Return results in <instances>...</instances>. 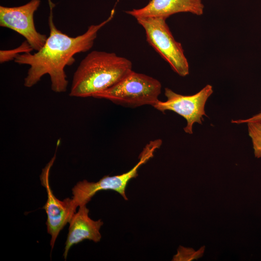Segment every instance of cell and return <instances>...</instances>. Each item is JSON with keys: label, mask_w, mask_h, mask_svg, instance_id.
I'll return each mask as SVG.
<instances>
[{"label": "cell", "mask_w": 261, "mask_h": 261, "mask_svg": "<svg viewBox=\"0 0 261 261\" xmlns=\"http://www.w3.org/2000/svg\"><path fill=\"white\" fill-rule=\"evenodd\" d=\"M50 6L48 24L50 34L43 47L36 53H23L14 59L19 64L30 66L24 79V86L30 87L37 84L45 74L50 77L51 89L55 92H65L68 81L64 68L74 62V55L89 50L93 46L99 30L111 21L115 14L112 11L105 20L88 27L83 34L73 37L62 32L55 26Z\"/></svg>", "instance_id": "obj_1"}, {"label": "cell", "mask_w": 261, "mask_h": 261, "mask_svg": "<svg viewBox=\"0 0 261 261\" xmlns=\"http://www.w3.org/2000/svg\"><path fill=\"white\" fill-rule=\"evenodd\" d=\"M131 71L132 63L128 59L115 53L93 51L81 61L75 72L70 96L93 97Z\"/></svg>", "instance_id": "obj_2"}, {"label": "cell", "mask_w": 261, "mask_h": 261, "mask_svg": "<svg viewBox=\"0 0 261 261\" xmlns=\"http://www.w3.org/2000/svg\"><path fill=\"white\" fill-rule=\"evenodd\" d=\"M161 89V83L157 79L132 70L115 85L93 97L130 107L153 106L159 101Z\"/></svg>", "instance_id": "obj_3"}, {"label": "cell", "mask_w": 261, "mask_h": 261, "mask_svg": "<svg viewBox=\"0 0 261 261\" xmlns=\"http://www.w3.org/2000/svg\"><path fill=\"white\" fill-rule=\"evenodd\" d=\"M161 144L162 141L160 139L149 142L140 153L138 162L126 173L114 176H105L96 182L86 180L78 182L72 188L71 201L74 209L86 205L97 192L101 190L115 191L125 200H128L125 190L129 182L138 176V170L140 166L154 156L155 151Z\"/></svg>", "instance_id": "obj_4"}, {"label": "cell", "mask_w": 261, "mask_h": 261, "mask_svg": "<svg viewBox=\"0 0 261 261\" xmlns=\"http://www.w3.org/2000/svg\"><path fill=\"white\" fill-rule=\"evenodd\" d=\"M144 29L148 44L166 60L172 70L181 76L189 73V65L181 44L173 36L166 20L161 17L136 19Z\"/></svg>", "instance_id": "obj_5"}, {"label": "cell", "mask_w": 261, "mask_h": 261, "mask_svg": "<svg viewBox=\"0 0 261 261\" xmlns=\"http://www.w3.org/2000/svg\"><path fill=\"white\" fill-rule=\"evenodd\" d=\"M213 93L212 87L207 85L198 93L192 95H182L171 89L165 88L164 94L167 98L165 102L158 101L153 107L164 112L173 111L186 119L187 124L184 128L185 132L192 134L194 123L202 124L203 116H207L204 110L206 102Z\"/></svg>", "instance_id": "obj_6"}, {"label": "cell", "mask_w": 261, "mask_h": 261, "mask_svg": "<svg viewBox=\"0 0 261 261\" xmlns=\"http://www.w3.org/2000/svg\"><path fill=\"white\" fill-rule=\"evenodd\" d=\"M40 0H31L26 4L15 7L0 6V26L11 29L23 36L33 50H40L47 38L38 32L35 27L34 14Z\"/></svg>", "instance_id": "obj_7"}, {"label": "cell", "mask_w": 261, "mask_h": 261, "mask_svg": "<svg viewBox=\"0 0 261 261\" xmlns=\"http://www.w3.org/2000/svg\"><path fill=\"white\" fill-rule=\"evenodd\" d=\"M56 159V154L42 170L40 175L42 185L45 188L47 200L43 208L47 214L46 226L47 232L51 236L50 246L53 248L56 240L63 227L70 221L76 212L71 199L67 198L60 201L54 195L49 185V174Z\"/></svg>", "instance_id": "obj_8"}, {"label": "cell", "mask_w": 261, "mask_h": 261, "mask_svg": "<svg viewBox=\"0 0 261 261\" xmlns=\"http://www.w3.org/2000/svg\"><path fill=\"white\" fill-rule=\"evenodd\" d=\"M203 8L202 0H151L141 8L125 12L136 19L146 17L167 19L172 14L183 12L200 15L203 14Z\"/></svg>", "instance_id": "obj_9"}, {"label": "cell", "mask_w": 261, "mask_h": 261, "mask_svg": "<svg viewBox=\"0 0 261 261\" xmlns=\"http://www.w3.org/2000/svg\"><path fill=\"white\" fill-rule=\"evenodd\" d=\"M89 210L86 205L79 207L69 222L70 226L63 257L66 260L70 248L85 240L98 242L101 239L100 229L103 222L101 220H94L88 216Z\"/></svg>", "instance_id": "obj_10"}, {"label": "cell", "mask_w": 261, "mask_h": 261, "mask_svg": "<svg viewBox=\"0 0 261 261\" xmlns=\"http://www.w3.org/2000/svg\"><path fill=\"white\" fill-rule=\"evenodd\" d=\"M248 132L250 137L255 157L261 158V122H248Z\"/></svg>", "instance_id": "obj_11"}, {"label": "cell", "mask_w": 261, "mask_h": 261, "mask_svg": "<svg viewBox=\"0 0 261 261\" xmlns=\"http://www.w3.org/2000/svg\"><path fill=\"white\" fill-rule=\"evenodd\" d=\"M33 50L27 41L25 40L18 47L8 50H0V62L1 63L9 60H14L15 58L20 53H30Z\"/></svg>", "instance_id": "obj_12"}, {"label": "cell", "mask_w": 261, "mask_h": 261, "mask_svg": "<svg viewBox=\"0 0 261 261\" xmlns=\"http://www.w3.org/2000/svg\"><path fill=\"white\" fill-rule=\"evenodd\" d=\"M248 122H261V111L258 114L253 116L251 117L246 119H239L237 120H232V123H247Z\"/></svg>", "instance_id": "obj_13"}]
</instances>
